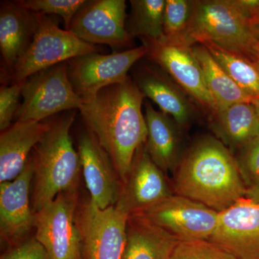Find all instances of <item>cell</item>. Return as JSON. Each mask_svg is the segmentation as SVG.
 <instances>
[{"instance_id": "1f68e13d", "label": "cell", "mask_w": 259, "mask_h": 259, "mask_svg": "<svg viewBox=\"0 0 259 259\" xmlns=\"http://www.w3.org/2000/svg\"><path fill=\"white\" fill-rule=\"evenodd\" d=\"M247 21L259 17V0H231Z\"/></svg>"}, {"instance_id": "603a6c76", "label": "cell", "mask_w": 259, "mask_h": 259, "mask_svg": "<svg viewBox=\"0 0 259 259\" xmlns=\"http://www.w3.org/2000/svg\"><path fill=\"white\" fill-rule=\"evenodd\" d=\"M192 51L200 65L206 85L215 103L216 114L233 104L252 102L251 97L227 74L205 47L195 44L192 47Z\"/></svg>"}, {"instance_id": "ac0fdd59", "label": "cell", "mask_w": 259, "mask_h": 259, "mask_svg": "<svg viewBox=\"0 0 259 259\" xmlns=\"http://www.w3.org/2000/svg\"><path fill=\"white\" fill-rule=\"evenodd\" d=\"M39 24V13L15 1L0 4L1 75L10 72L28 51Z\"/></svg>"}, {"instance_id": "6da1fadb", "label": "cell", "mask_w": 259, "mask_h": 259, "mask_svg": "<svg viewBox=\"0 0 259 259\" xmlns=\"http://www.w3.org/2000/svg\"><path fill=\"white\" fill-rule=\"evenodd\" d=\"M144 98L129 76L83 100L79 110L87 128L110 156L122 183L135 155L147 140V126L142 112Z\"/></svg>"}, {"instance_id": "cb8c5ba5", "label": "cell", "mask_w": 259, "mask_h": 259, "mask_svg": "<svg viewBox=\"0 0 259 259\" xmlns=\"http://www.w3.org/2000/svg\"><path fill=\"white\" fill-rule=\"evenodd\" d=\"M201 44L223 68L227 74L252 100L259 97V71L254 63L245 56L226 50L209 40Z\"/></svg>"}, {"instance_id": "7402d4cb", "label": "cell", "mask_w": 259, "mask_h": 259, "mask_svg": "<svg viewBox=\"0 0 259 259\" xmlns=\"http://www.w3.org/2000/svg\"><path fill=\"white\" fill-rule=\"evenodd\" d=\"M210 121L214 134L233 153L259 137V119L251 102L233 104Z\"/></svg>"}, {"instance_id": "8fae6325", "label": "cell", "mask_w": 259, "mask_h": 259, "mask_svg": "<svg viewBox=\"0 0 259 259\" xmlns=\"http://www.w3.org/2000/svg\"><path fill=\"white\" fill-rule=\"evenodd\" d=\"M125 0H88L71 20L68 31L93 45L133 49L126 28Z\"/></svg>"}, {"instance_id": "d590c367", "label": "cell", "mask_w": 259, "mask_h": 259, "mask_svg": "<svg viewBox=\"0 0 259 259\" xmlns=\"http://www.w3.org/2000/svg\"><path fill=\"white\" fill-rule=\"evenodd\" d=\"M253 63H254L255 66H256L257 69H258L259 71V50L258 53H257L256 56H255V58L254 61H253Z\"/></svg>"}, {"instance_id": "83f0119b", "label": "cell", "mask_w": 259, "mask_h": 259, "mask_svg": "<svg viewBox=\"0 0 259 259\" xmlns=\"http://www.w3.org/2000/svg\"><path fill=\"white\" fill-rule=\"evenodd\" d=\"M17 2L21 6L35 13L61 17L66 30L74 15L86 3L85 0H17Z\"/></svg>"}, {"instance_id": "d6986e66", "label": "cell", "mask_w": 259, "mask_h": 259, "mask_svg": "<svg viewBox=\"0 0 259 259\" xmlns=\"http://www.w3.org/2000/svg\"><path fill=\"white\" fill-rule=\"evenodd\" d=\"M48 121L18 120L0 135V182L14 180L49 131Z\"/></svg>"}, {"instance_id": "44dd1931", "label": "cell", "mask_w": 259, "mask_h": 259, "mask_svg": "<svg viewBox=\"0 0 259 259\" xmlns=\"http://www.w3.org/2000/svg\"><path fill=\"white\" fill-rule=\"evenodd\" d=\"M180 241L141 214H131L122 259H169Z\"/></svg>"}, {"instance_id": "ba28073f", "label": "cell", "mask_w": 259, "mask_h": 259, "mask_svg": "<svg viewBox=\"0 0 259 259\" xmlns=\"http://www.w3.org/2000/svg\"><path fill=\"white\" fill-rule=\"evenodd\" d=\"M79 205L78 190L59 194L34 214L35 238L50 259H82L75 214Z\"/></svg>"}, {"instance_id": "277c9868", "label": "cell", "mask_w": 259, "mask_h": 259, "mask_svg": "<svg viewBox=\"0 0 259 259\" xmlns=\"http://www.w3.org/2000/svg\"><path fill=\"white\" fill-rule=\"evenodd\" d=\"M189 37L193 46L209 40L252 62L259 50L248 21L231 0H196Z\"/></svg>"}, {"instance_id": "30bf717a", "label": "cell", "mask_w": 259, "mask_h": 259, "mask_svg": "<svg viewBox=\"0 0 259 259\" xmlns=\"http://www.w3.org/2000/svg\"><path fill=\"white\" fill-rule=\"evenodd\" d=\"M135 214H141L180 241L209 240L219 216V212L204 204L175 194Z\"/></svg>"}, {"instance_id": "f546056e", "label": "cell", "mask_w": 259, "mask_h": 259, "mask_svg": "<svg viewBox=\"0 0 259 259\" xmlns=\"http://www.w3.org/2000/svg\"><path fill=\"white\" fill-rule=\"evenodd\" d=\"M22 82L13 84H2L0 88V131L1 132L12 125L20 103Z\"/></svg>"}, {"instance_id": "3957f363", "label": "cell", "mask_w": 259, "mask_h": 259, "mask_svg": "<svg viewBox=\"0 0 259 259\" xmlns=\"http://www.w3.org/2000/svg\"><path fill=\"white\" fill-rule=\"evenodd\" d=\"M76 112L71 110L48 120L50 127L32 151L31 205L34 213L59 194L78 190L81 160L70 136Z\"/></svg>"}, {"instance_id": "f1b7e54d", "label": "cell", "mask_w": 259, "mask_h": 259, "mask_svg": "<svg viewBox=\"0 0 259 259\" xmlns=\"http://www.w3.org/2000/svg\"><path fill=\"white\" fill-rule=\"evenodd\" d=\"M237 164L245 187L259 184V137L237 153Z\"/></svg>"}, {"instance_id": "9c48e42d", "label": "cell", "mask_w": 259, "mask_h": 259, "mask_svg": "<svg viewBox=\"0 0 259 259\" xmlns=\"http://www.w3.org/2000/svg\"><path fill=\"white\" fill-rule=\"evenodd\" d=\"M148 51L143 44L106 55L93 53L68 61V74L75 93L88 100L102 89L125 81L130 70L147 56Z\"/></svg>"}, {"instance_id": "52a82bcc", "label": "cell", "mask_w": 259, "mask_h": 259, "mask_svg": "<svg viewBox=\"0 0 259 259\" xmlns=\"http://www.w3.org/2000/svg\"><path fill=\"white\" fill-rule=\"evenodd\" d=\"M127 219L115 206L102 209L90 199L79 203L75 223L82 259H122Z\"/></svg>"}, {"instance_id": "5b68a950", "label": "cell", "mask_w": 259, "mask_h": 259, "mask_svg": "<svg viewBox=\"0 0 259 259\" xmlns=\"http://www.w3.org/2000/svg\"><path fill=\"white\" fill-rule=\"evenodd\" d=\"M102 51L100 46L88 44L59 28L58 19L39 13L38 27L30 47L10 72L1 75V83H21L41 70Z\"/></svg>"}, {"instance_id": "d6a6232c", "label": "cell", "mask_w": 259, "mask_h": 259, "mask_svg": "<svg viewBox=\"0 0 259 259\" xmlns=\"http://www.w3.org/2000/svg\"><path fill=\"white\" fill-rule=\"evenodd\" d=\"M245 197L259 204V184L246 188Z\"/></svg>"}, {"instance_id": "7a4b0ae2", "label": "cell", "mask_w": 259, "mask_h": 259, "mask_svg": "<svg viewBox=\"0 0 259 259\" xmlns=\"http://www.w3.org/2000/svg\"><path fill=\"white\" fill-rule=\"evenodd\" d=\"M173 192L222 212L245 197L246 187L234 154L222 141L204 136L194 142L174 172Z\"/></svg>"}, {"instance_id": "836d02e7", "label": "cell", "mask_w": 259, "mask_h": 259, "mask_svg": "<svg viewBox=\"0 0 259 259\" xmlns=\"http://www.w3.org/2000/svg\"><path fill=\"white\" fill-rule=\"evenodd\" d=\"M250 32L255 40L259 42V17L248 22Z\"/></svg>"}, {"instance_id": "484cf974", "label": "cell", "mask_w": 259, "mask_h": 259, "mask_svg": "<svg viewBox=\"0 0 259 259\" xmlns=\"http://www.w3.org/2000/svg\"><path fill=\"white\" fill-rule=\"evenodd\" d=\"M195 4L196 0H166L163 13V42L193 47L189 32Z\"/></svg>"}, {"instance_id": "e0dca14e", "label": "cell", "mask_w": 259, "mask_h": 259, "mask_svg": "<svg viewBox=\"0 0 259 259\" xmlns=\"http://www.w3.org/2000/svg\"><path fill=\"white\" fill-rule=\"evenodd\" d=\"M138 66L134 69L133 80L140 91L154 102L161 112L176 121L180 127H187L195 115L187 93L152 61Z\"/></svg>"}, {"instance_id": "2e32d148", "label": "cell", "mask_w": 259, "mask_h": 259, "mask_svg": "<svg viewBox=\"0 0 259 259\" xmlns=\"http://www.w3.org/2000/svg\"><path fill=\"white\" fill-rule=\"evenodd\" d=\"M78 153L90 194V200L102 209L115 206L122 188V181L110 156L88 128L79 136Z\"/></svg>"}, {"instance_id": "7c38bea8", "label": "cell", "mask_w": 259, "mask_h": 259, "mask_svg": "<svg viewBox=\"0 0 259 259\" xmlns=\"http://www.w3.org/2000/svg\"><path fill=\"white\" fill-rule=\"evenodd\" d=\"M141 40L147 47L146 57L148 60L158 65L169 75L210 117L215 115L217 107L206 85L192 47L156 41L144 37H141Z\"/></svg>"}, {"instance_id": "e575fe53", "label": "cell", "mask_w": 259, "mask_h": 259, "mask_svg": "<svg viewBox=\"0 0 259 259\" xmlns=\"http://www.w3.org/2000/svg\"><path fill=\"white\" fill-rule=\"evenodd\" d=\"M251 103L253 104V106L255 107V110H256L257 115H258L259 119V97L253 99V100H252Z\"/></svg>"}, {"instance_id": "4316f807", "label": "cell", "mask_w": 259, "mask_h": 259, "mask_svg": "<svg viewBox=\"0 0 259 259\" xmlns=\"http://www.w3.org/2000/svg\"><path fill=\"white\" fill-rule=\"evenodd\" d=\"M169 259H236L234 255L209 240L179 241Z\"/></svg>"}, {"instance_id": "ffe728a7", "label": "cell", "mask_w": 259, "mask_h": 259, "mask_svg": "<svg viewBox=\"0 0 259 259\" xmlns=\"http://www.w3.org/2000/svg\"><path fill=\"white\" fill-rule=\"evenodd\" d=\"M144 106L148 131L146 151L162 171L174 173L182 156L178 131L180 127L171 117L155 110L149 102Z\"/></svg>"}, {"instance_id": "4dcf8cb0", "label": "cell", "mask_w": 259, "mask_h": 259, "mask_svg": "<svg viewBox=\"0 0 259 259\" xmlns=\"http://www.w3.org/2000/svg\"><path fill=\"white\" fill-rule=\"evenodd\" d=\"M1 259H50L47 250L35 237L9 248Z\"/></svg>"}, {"instance_id": "8992f818", "label": "cell", "mask_w": 259, "mask_h": 259, "mask_svg": "<svg viewBox=\"0 0 259 259\" xmlns=\"http://www.w3.org/2000/svg\"><path fill=\"white\" fill-rule=\"evenodd\" d=\"M23 101L15 121H44L59 112L79 110L82 98L72 88L67 61L54 65L22 81Z\"/></svg>"}, {"instance_id": "4fadbf2b", "label": "cell", "mask_w": 259, "mask_h": 259, "mask_svg": "<svg viewBox=\"0 0 259 259\" xmlns=\"http://www.w3.org/2000/svg\"><path fill=\"white\" fill-rule=\"evenodd\" d=\"M34 166L32 155L21 173L10 182L0 184V237L10 248L26 239L34 228L31 190Z\"/></svg>"}, {"instance_id": "5bb4252c", "label": "cell", "mask_w": 259, "mask_h": 259, "mask_svg": "<svg viewBox=\"0 0 259 259\" xmlns=\"http://www.w3.org/2000/svg\"><path fill=\"white\" fill-rule=\"evenodd\" d=\"M174 194L164 172L153 161L145 144L138 150L122 182L115 208L131 215Z\"/></svg>"}, {"instance_id": "9a60e30c", "label": "cell", "mask_w": 259, "mask_h": 259, "mask_svg": "<svg viewBox=\"0 0 259 259\" xmlns=\"http://www.w3.org/2000/svg\"><path fill=\"white\" fill-rule=\"evenodd\" d=\"M209 241L236 259H259V204L244 197L219 212Z\"/></svg>"}, {"instance_id": "d4e9b609", "label": "cell", "mask_w": 259, "mask_h": 259, "mask_svg": "<svg viewBox=\"0 0 259 259\" xmlns=\"http://www.w3.org/2000/svg\"><path fill=\"white\" fill-rule=\"evenodd\" d=\"M130 3L131 14L126 21L130 36L164 41L163 21L166 0H131Z\"/></svg>"}]
</instances>
